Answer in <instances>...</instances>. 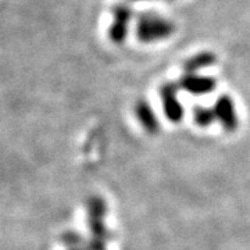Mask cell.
Segmentation results:
<instances>
[{"instance_id":"3957f363","label":"cell","mask_w":250,"mask_h":250,"mask_svg":"<svg viewBox=\"0 0 250 250\" xmlns=\"http://www.w3.org/2000/svg\"><path fill=\"white\" fill-rule=\"evenodd\" d=\"M182 86H185L189 92H193V93H206L213 89L214 81L208 77H199L193 74H188L182 80Z\"/></svg>"},{"instance_id":"5b68a950","label":"cell","mask_w":250,"mask_h":250,"mask_svg":"<svg viewBox=\"0 0 250 250\" xmlns=\"http://www.w3.org/2000/svg\"><path fill=\"white\" fill-rule=\"evenodd\" d=\"M131 1H145V0H131Z\"/></svg>"},{"instance_id":"6da1fadb","label":"cell","mask_w":250,"mask_h":250,"mask_svg":"<svg viewBox=\"0 0 250 250\" xmlns=\"http://www.w3.org/2000/svg\"><path fill=\"white\" fill-rule=\"evenodd\" d=\"M175 31V25L170 20L156 13H143L136 21V38L143 43L159 42L170 38Z\"/></svg>"},{"instance_id":"7a4b0ae2","label":"cell","mask_w":250,"mask_h":250,"mask_svg":"<svg viewBox=\"0 0 250 250\" xmlns=\"http://www.w3.org/2000/svg\"><path fill=\"white\" fill-rule=\"evenodd\" d=\"M113 17L114 18L111 27L108 29V35L114 43H121L128 35V28L132 18V10L126 4H117L113 9Z\"/></svg>"},{"instance_id":"277c9868","label":"cell","mask_w":250,"mask_h":250,"mask_svg":"<svg viewBox=\"0 0 250 250\" xmlns=\"http://www.w3.org/2000/svg\"><path fill=\"white\" fill-rule=\"evenodd\" d=\"M215 62V56L210 52H203V53H197L192 56L190 59H188L184 67L189 74H193L195 71H199L202 68H206L211 64Z\"/></svg>"}]
</instances>
